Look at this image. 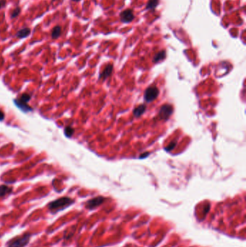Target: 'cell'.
Listing matches in <instances>:
<instances>
[{
    "instance_id": "obj_2",
    "label": "cell",
    "mask_w": 246,
    "mask_h": 247,
    "mask_svg": "<svg viewBox=\"0 0 246 247\" xmlns=\"http://www.w3.org/2000/svg\"><path fill=\"white\" fill-rule=\"evenodd\" d=\"M29 233H25L20 236H16L7 243V247H25L27 246L30 240Z\"/></svg>"
},
{
    "instance_id": "obj_21",
    "label": "cell",
    "mask_w": 246,
    "mask_h": 247,
    "mask_svg": "<svg viewBox=\"0 0 246 247\" xmlns=\"http://www.w3.org/2000/svg\"><path fill=\"white\" fill-rule=\"evenodd\" d=\"M150 155V153H144V154H142V155H140V157H139V158H146V157L147 156H148V155Z\"/></svg>"
},
{
    "instance_id": "obj_11",
    "label": "cell",
    "mask_w": 246,
    "mask_h": 247,
    "mask_svg": "<svg viewBox=\"0 0 246 247\" xmlns=\"http://www.w3.org/2000/svg\"><path fill=\"white\" fill-rule=\"evenodd\" d=\"M12 189L9 186L6 185L0 186V197H4L6 194H9L12 192Z\"/></svg>"
},
{
    "instance_id": "obj_7",
    "label": "cell",
    "mask_w": 246,
    "mask_h": 247,
    "mask_svg": "<svg viewBox=\"0 0 246 247\" xmlns=\"http://www.w3.org/2000/svg\"><path fill=\"white\" fill-rule=\"evenodd\" d=\"M113 70H114V67L112 64H108V66L106 67V68L103 70L102 72L99 75V79L101 80H106L107 79L108 77L112 74Z\"/></svg>"
},
{
    "instance_id": "obj_19",
    "label": "cell",
    "mask_w": 246,
    "mask_h": 247,
    "mask_svg": "<svg viewBox=\"0 0 246 247\" xmlns=\"http://www.w3.org/2000/svg\"><path fill=\"white\" fill-rule=\"evenodd\" d=\"M5 4H6L5 0H0V9H1V8H2L3 7H4Z\"/></svg>"
},
{
    "instance_id": "obj_14",
    "label": "cell",
    "mask_w": 246,
    "mask_h": 247,
    "mask_svg": "<svg viewBox=\"0 0 246 247\" xmlns=\"http://www.w3.org/2000/svg\"><path fill=\"white\" fill-rule=\"evenodd\" d=\"M159 3V0H150L147 4V9H153L157 6Z\"/></svg>"
},
{
    "instance_id": "obj_6",
    "label": "cell",
    "mask_w": 246,
    "mask_h": 247,
    "mask_svg": "<svg viewBox=\"0 0 246 247\" xmlns=\"http://www.w3.org/2000/svg\"><path fill=\"white\" fill-rule=\"evenodd\" d=\"M120 17L121 20L123 22L128 23V22H132L133 20L134 19V12H133V10L128 9L123 11V12L121 13Z\"/></svg>"
},
{
    "instance_id": "obj_20",
    "label": "cell",
    "mask_w": 246,
    "mask_h": 247,
    "mask_svg": "<svg viewBox=\"0 0 246 247\" xmlns=\"http://www.w3.org/2000/svg\"><path fill=\"white\" fill-rule=\"evenodd\" d=\"M4 114L2 112L1 110H0V121L4 120Z\"/></svg>"
},
{
    "instance_id": "obj_5",
    "label": "cell",
    "mask_w": 246,
    "mask_h": 247,
    "mask_svg": "<svg viewBox=\"0 0 246 247\" xmlns=\"http://www.w3.org/2000/svg\"><path fill=\"white\" fill-rule=\"evenodd\" d=\"M105 199H106V198L101 197V196L93 198V199H90L87 202L86 208L89 209V210H93V209L96 208L97 207L101 205V204H103Z\"/></svg>"
},
{
    "instance_id": "obj_9",
    "label": "cell",
    "mask_w": 246,
    "mask_h": 247,
    "mask_svg": "<svg viewBox=\"0 0 246 247\" xmlns=\"http://www.w3.org/2000/svg\"><path fill=\"white\" fill-rule=\"evenodd\" d=\"M146 109H147L146 106L143 105V104H141V105L138 106L134 109V111H133V114H134V116L135 117L139 118L145 112Z\"/></svg>"
},
{
    "instance_id": "obj_16",
    "label": "cell",
    "mask_w": 246,
    "mask_h": 247,
    "mask_svg": "<svg viewBox=\"0 0 246 247\" xmlns=\"http://www.w3.org/2000/svg\"><path fill=\"white\" fill-rule=\"evenodd\" d=\"M30 99H31V96L29 94H27V93H24V94H22L20 97L18 98V99H19L20 101H22V102L26 103V104H27V102L30 101Z\"/></svg>"
},
{
    "instance_id": "obj_13",
    "label": "cell",
    "mask_w": 246,
    "mask_h": 247,
    "mask_svg": "<svg viewBox=\"0 0 246 247\" xmlns=\"http://www.w3.org/2000/svg\"><path fill=\"white\" fill-rule=\"evenodd\" d=\"M165 56H166V52H165V51H160L155 56V57H154L153 59V62H155V63H157V62L161 61V60L165 59Z\"/></svg>"
},
{
    "instance_id": "obj_3",
    "label": "cell",
    "mask_w": 246,
    "mask_h": 247,
    "mask_svg": "<svg viewBox=\"0 0 246 247\" xmlns=\"http://www.w3.org/2000/svg\"><path fill=\"white\" fill-rule=\"evenodd\" d=\"M159 89L156 86H150L146 89L144 92V100L147 102L150 103L155 101L159 96Z\"/></svg>"
},
{
    "instance_id": "obj_15",
    "label": "cell",
    "mask_w": 246,
    "mask_h": 247,
    "mask_svg": "<svg viewBox=\"0 0 246 247\" xmlns=\"http://www.w3.org/2000/svg\"><path fill=\"white\" fill-rule=\"evenodd\" d=\"M75 133V130L72 128L70 126H68V127H66L64 129V134L67 137H71L72 135Z\"/></svg>"
},
{
    "instance_id": "obj_8",
    "label": "cell",
    "mask_w": 246,
    "mask_h": 247,
    "mask_svg": "<svg viewBox=\"0 0 246 247\" xmlns=\"http://www.w3.org/2000/svg\"><path fill=\"white\" fill-rule=\"evenodd\" d=\"M14 104H15V105L17 106L18 108H20L21 110L25 111V112H27V111H33L32 108H31L30 106H29L28 105H27V104H26V103H24V102H22V101H20V100L18 99H14Z\"/></svg>"
},
{
    "instance_id": "obj_12",
    "label": "cell",
    "mask_w": 246,
    "mask_h": 247,
    "mask_svg": "<svg viewBox=\"0 0 246 247\" xmlns=\"http://www.w3.org/2000/svg\"><path fill=\"white\" fill-rule=\"evenodd\" d=\"M61 33H62V28L60 25H56L54 28L51 32V37L52 38L56 39L57 38L60 36Z\"/></svg>"
},
{
    "instance_id": "obj_1",
    "label": "cell",
    "mask_w": 246,
    "mask_h": 247,
    "mask_svg": "<svg viewBox=\"0 0 246 247\" xmlns=\"http://www.w3.org/2000/svg\"><path fill=\"white\" fill-rule=\"evenodd\" d=\"M74 203V200L69 197H61L48 204V208L51 212H56L67 208L72 204Z\"/></svg>"
},
{
    "instance_id": "obj_17",
    "label": "cell",
    "mask_w": 246,
    "mask_h": 247,
    "mask_svg": "<svg viewBox=\"0 0 246 247\" xmlns=\"http://www.w3.org/2000/svg\"><path fill=\"white\" fill-rule=\"evenodd\" d=\"M20 7H16L15 9H13V11H12V14H11V17H12V18H15L16 17H17L18 15H19V14L20 13Z\"/></svg>"
},
{
    "instance_id": "obj_10",
    "label": "cell",
    "mask_w": 246,
    "mask_h": 247,
    "mask_svg": "<svg viewBox=\"0 0 246 247\" xmlns=\"http://www.w3.org/2000/svg\"><path fill=\"white\" fill-rule=\"evenodd\" d=\"M30 33V29L28 28H24L21 29L17 32V36L19 38H26L28 36L29 34Z\"/></svg>"
},
{
    "instance_id": "obj_18",
    "label": "cell",
    "mask_w": 246,
    "mask_h": 247,
    "mask_svg": "<svg viewBox=\"0 0 246 247\" xmlns=\"http://www.w3.org/2000/svg\"><path fill=\"white\" fill-rule=\"evenodd\" d=\"M175 145H176V142H171V143H170V145H169L166 148H165V150H166V151H168V152L171 151L172 150H173V149L175 148Z\"/></svg>"
},
{
    "instance_id": "obj_22",
    "label": "cell",
    "mask_w": 246,
    "mask_h": 247,
    "mask_svg": "<svg viewBox=\"0 0 246 247\" xmlns=\"http://www.w3.org/2000/svg\"><path fill=\"white\" fill-rule=\"evenodd\" d=\"M72 1H80V0H72Z\"/></svg>"
},
{
    "instance_id": "obj_4",
    "label": "cell",
    "mask_w": 246,
    "mask_h": 247,
    "mask_svg": "<svg viewBox=\"0 0 246 247\" xmlns=\"http://www.w3.org/2000/svg\"><path fill=\"white\" fill-rule=\"evenodd\" d=\"M173 107L170 104H165L161 106L159 111V117L160 120H168L173 114Z\"/></svg>"
}]
</instances>
